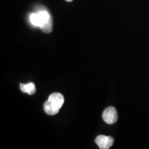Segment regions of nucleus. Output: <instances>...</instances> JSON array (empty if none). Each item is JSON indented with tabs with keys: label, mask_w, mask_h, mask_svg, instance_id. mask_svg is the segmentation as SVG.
<instances>
[{
	"label": "nucleus",
	"mask_w": 149,
	"mask_h": 149,
	"mask_svg": "<svg viewBox=\"0 0 149 149\" xmlns=\"http://www.w3.org/2000/svg\"><path fill=\"white\" fill-rule=\"evenodd\" d=\"M64 103V97L61 93H54L48 97L44 104V110L47 115H54L58 113Z\"/></svg>",
	"instance_id": "1"
},
{
	"label": "nucleus",
	"mask_w": 149,
	"mask_h": 149,
	"mask_svg": "<svg viewBox=\"0 0 149 149\" xmlns=\"http://www.w3.org/2000/svg\"><path fill=\"white\" fill-rule=\"evenodd\" d=\"M39 27L45 33H50L53 31V18L46 10L39 11Z\"/></svg>",
	"instance_id": "2"
},
{
	"label": "nucleus",
	"mask_w": 149,
	"mask_h": 149,
	"mask_svg": "<svg viewBox=\"0 0 149 149\" xmlns=\"http://www.w3.org/2000/svg\"><path fill=\"white\" fill-rule=\"evenodd\" d=\"M102 119L108 124H113L117 121L118 115L115 108L109 107L104 110L102 113Z\"/></svg>",
	"instance_id": "3"
},
{
	"label": "nucleus",
	"mask_w": 149,
	"mask_h": 149,
	"mask_svg": "<svg viewBox=\"0 0 149 149\" xmlns=\"http://www.w3.org/2000/svg\"><path fill=\"white\" fill-rule=\"evenodd\" d=\"M96 144L100 149H109L114 144V139L110 136L99 135L95 139Z\"/></svg>",
	"instance_id": "4"
},
{
	"label": "nucleus",
	"mask_w": 149,
	"mask_h": 149,
	"mask_svg": "<svg viewBox=\"0 0 149 149\" xmlns=\"http://www.w3.org/2000/svg\"><path fill=\"white\" fill-rule=\"evenodd\" d=\"M20 88L23 93H26L30 95H34L36 92V88L35 86L33 83L31 82L27 84H20Z\"/></svg>",
	"instance_id": "5"
},
{
	"label": "nucleus",
	"mask_w": 149,
	"mask_h": 149,
	"mask_svg": "<svg viewBox=\"0 0 149 149\" xmlns=\"http://www.w3.org/2000/svg\"><path fill=\"white\" fill-rule=\"evenodd\" d=\"M30 22L35 26L39 27V17L38 13H32L30 16Z\"/></svg>",
	"instance_id": "6"
},
{
	"label": "nucleus",
	"mask_w": 149,
	"mask_h": 149,
	"mask_svg": "<svg viewBox=\"0 0 149 149\" xmlns=\"http://www.w3.org/2000/svg\"><path fill=\"white\" fill-rule=\"evenodd\" d=\"M66 1H68V2H71V1H73V0H66Z\"/></svg>",
	"instance_id": "7"
}]
</instances>
